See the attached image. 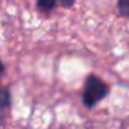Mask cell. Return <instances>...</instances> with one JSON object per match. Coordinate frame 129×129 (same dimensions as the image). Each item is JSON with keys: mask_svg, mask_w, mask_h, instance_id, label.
<instances>
[{"mask_svg": "<svg viewBox=\"0 0 129 129\" xmlns=\"http://www.w3.org/2000/svg\"><path fill=\"white\" fill-rule=\"evenodd\" d=\"M58 2L64 8H72L75 5V3H76V0H58Z\"/></svg>", "mask_w": 129, "mask_h": 129, "instance_id": "obj_5", "label": "cell"}, {"mask_svg": "<svg viewBox=\"0 0 129 129\" xmlns=\"http://www.w3.org/2000/svg\"><path fill=\"white\" fill-rule=\"evenodd\" d=\"M57 0H37V8L41 12L48 13L56 8Z\"/></svg>", "mask_w": 129, "mask_h": 129, "instance_id": "obj_3", "label": "cell"}, {"mask_svg": "<svg viewBox=\"0 0 129 129\" xmlns=\"http://www.w3.org/2000/svg\"><path fill=\"white\" fill-rule=\"evenodd\" d=\"M110 92L109 86L96 75H89L85 79L84 91H82V103L86 108L92 109L103 99H105Z\"/></svg>", "mask_w": 129, "mask_h": 129, "instance_id": "obj_1", "label": "cell"}, {"mask_svg": "<svg viewBox=\"0 0 129 129\" xmlns=\"http://www.w3.org/2000/svg\"><path fill=\"white\" fill-rule=\"evenodd\" d=\"M5 72V66L3 61L0 59V77L3 76V74ZM12 106V100H10V91L8 87L3 86L0 82V125H4L8 113L10 110Z\"/></svg>", "mask_w": 129, "mask_h": 129, "instance_id": "obj_2", "label": "cell"}, {"mask_svg": "<svg viewBox=\"0 0 129 129\" xmlns=\"http://www.w3.org/2000/svg\"><path fill=\"white\" fill-rule=\"evenodd\" d=\"M116 8H118L119 15L129 19V0H118Z\"/></svg>", "mask_w": 129, "mask_h": 129, "instance_id": "obj_4", "label": "cell"}]
</instances>
